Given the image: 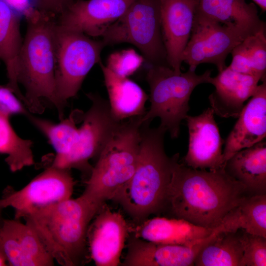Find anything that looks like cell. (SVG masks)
I'll return each mask as SVG.
<instances>
[{"label":"cell","mask_w":266,"mask_h":266,"mask_svg":"<svg viewBox=\"0 0 266 266\" xmlns=\"http://www.w3.org/2000/svg\"><path fill=\"white\" fill-rule=\"evenodd\" d=\"M141 117L123 121L92 168L81 196L99 209L105 201L114 199L134 172L140 147Z\"/></svg>","instance_id":"obj_6"},{"label":"cell","mask_w":266,"mask_h":266,"mask_svg":"<svg viewBox=\"0 0 266 266\" xmlns=\"http://www.w3.org/2000/svg\"><path fill=\"white\" fill-rule=\"evenodd\" d=\"M74 0H36L37 10L57 18Z\"/></svg>","instance_id":"obj_33"},{"label":"cell","mask_w":266,"mask_h":266,"mask_svg":"<svg viewBox=\"0 0 266 266\" xmlns=\"http://www.w3.org/2000/svg\"><path fill=\"white\" fill-rule=\"evenodd\" d=\"M262 81L244 106L226 140L223 152L225 163L235 153L266 137V79Z\"/></svg>","instance_id":"obj_18"},{"label":"cell","mask_w":266,"mask_h":266,"mask_svg":"<svg viewBox=\"0 0 266 266\" xmlns=\"http://www.w3.org/2000/svg\"><path fill=\"white\" fill-rule=\"evenodd\" d=\"M215 232L213 237L200 250L194 266H240L243 248L241 233Z\"/></svg>","instance_id":"obj_26"},{"label":"cell","mask_w":266,"mask_h":266,"mask_svg":"<svg viewBox=\"0 0 266 266\" xmlns=\"http://www.w3.org/2000/svg\"><path fill=\"white\" fill-rule=\"evenodd\" d=\"M104 43L78 32L66 30L57 23L56 83L57 96L65 105L80 89L87 74L100 61Z\"/></svg>","instance_id":"obj_9"},{"label":"cell","mask_w":266,"mask_h":266,"mask_svg":"<svg viewBox=\"0 0 266 266\" xmlns=\"http://www.w3.org/2000/svg\"><path fill=\"white\" fill-rule=\"evenodd\" d=\"M74 186L70 169L51 166L19 190L7 187L2 198L19 220L35 208L70 199Z\"/></svg>","instance_id":"obj_11"},{"label":"cell","mask_w":266,"mask_h":266,"mask_svg":"<svg viewBox=\"0 0 266 266\" xmlns=\"http://www.w3.org/2000/svg\"><path fill=\"white\" fill-rule=\"evenodd\" d=\"M208 107L197 116L187 115L189 143L182 164L195 169L216 170L224 166L223 140L214 118Z\"/></svg>","instance_id":"obj_12"},{"label":"cell","mask_w":266,"mask_h":266,"mask_svg":"<svg viewBox=\"0 0 266 266\" xmlns=\"http://www.w3.org/2000/svg\"><path fill=\"white\" fill-rule=\"evenodd\" d=\"M197 10L221 24L251 34L265 28L256 4L246 0H199Z\"/></svg>","instance_id":"obj_24"},{"label":"cell","mask_w":266,"mask_h":266,"mask_svg":"<svg viewBox=\"0 0 266 266\" xmlns=\"http://www.w3.org/2000/svg\"><path fill=\"white\" fill-rule=\"evenodd\" d=\"M242 230L240 239L243 256L240 266H266V238Z\"/></svg>","instance_id":"obj_29"},{"label":"cell","mask_w":266,"mask_h":266,"mask_svg":"<svg viewBox=\"0 0 266 266\" xmlns=\"http://www.w3.org/2000/svg\"><path fill=\"white\" fill-rule=\"evenodd\" d=\"M8 266L7 259L0 245V266Z\"/></svg>","instance_id":"obj_34"},{"label":"cell","mask_w":266,"mask_h":266,"mask_svg":"<svg viewBox=\"0 0 266 266\" xmlns=\"http://www.w3.org/2000/svg\"><path fill=\"white\" fill-rule=\"evenodd\" d=\"M266 29L246 37L232 51V60L228 66L232 70L243 74L266 78Z\"/></svg>","instance_id":"obj_27"},{"label":"cell","mask_w":266,"mask_h":266,"mask_svg":"<svg viewBox=\"0 0 266 266\" xmlns=\"http://www.w3.org/2000/svg\"><path fill=\"white\" fill-rule=\"evenodd\" d=\"M213 231L182 219L160 217L147 219L130 229L133 236L148 241L184 246L199 242Z\"/></svg>","instance_id":"obj_20"},{"label":"cell","mask_w":266,"mask_h":266,"mask_svg":"<svg viewBox=\"0 0 266 266\" xmlns=\"http://www.w3.org/2000/svg\"><path fill=\"white\" fill-rule=\"evenodd\" d=\"M99 210L81 195L35 208L24 218L54 260L76 266L86 259L88 228Z\"/></svg>","instance_id":"obj_4"},{"label":"cell","mask_w":266,"mask_h":266,"mask_svg":"<svg viewBox=\"0 0 266 266\" xmlns=\"http://www.w3.org/2000/svg\"><path fill=\"white\" fill-rule=\"evenodd\" d=\"M166 130L142 124L137 166L129 182L114 198L135 224L165 210L167 192L179 154L169 157L164 145Z\"/></svg>","instance_id":"obj_3"},{"label":"cell","mask_w":266,"mask_h":266,"mask_svg":"<svg viewBox=\"0 0 266 266\" xmlns=\"http://www.w3.org/2000/svg\"><path fill=\"white\" fill-rule=\"evenodd\" d=\"M91 105L76 125L77 110L58 123L30 114L31 122L47 138L56 151L51 166L64 169L90 170L89 161L99 155L121 125L111 114L108 101L88 93Z\"/></svg>","instance_id":"obj_2"},{"label":"cell","mask_w":266,"mask_h":266,"mask_svg":"<svg viewBox=\"0 0 266 266\" xmlns=\"http://www.w3.org/2000/svg\"><path fill=\"white\" fill-rule=\"evenodd\" d=\"M105 45L122 43L137 47L153 65L166 60L160 0H135L101 36Z\"/></svg>","instance_id":"obj_8"},{"label":"cell","mask_w":266,"mask_h":266,"mask_svg":"<svg viewBox=\"0 0 266 266\" xmlns=\"http://www.w3.org/2000/svg\"><path fill=\"white\" fill-rule=\"evenodd\" d=\"M251 34L221 24L197 10L190 37L182 54V61L188 64L191 70L195 71L200 64L210 63L221 71L227 66L228 55Z\"/></svg>","instance_id":"obj_10"},{"label":"cell","mask_w":266,"mask_h":266,"mask_svg":"<svg viewBox=\"0 0 266 266\" xmlns=\"http://www.w3.org/2000/svg\"><path fill=\"white\" fill-rule=\"evenodd\" d=\"M6 86L0 85V110L9 116L14 115L28 116L25 104Z\"/></svg>","instance_id":"obj_31"},{"label":"cell","mask_w":266,"mask_h":266,"mask_svg":"<svg viewBox=\"0 0 266 266\" xmlns=\"http://www.w3.org/2000/svg\"><path fill=\"white\" fill-rule=\"evenodd\" d=\"M0 245L10 266H51L54 259L29 224L0 220Z\"/></svg>","instance_id":"obj_16"},{"label":"cell","mask_w":266,"mask_h":266,"mask_svg":"<svg viewBox=\"0 0 266 266\" xmlns=\"http://www.w3.org/2000/svg\"><path fill=\"white\" fill-rule=\"evenodd\" d=\"M135 0H74L57 18L66 30L101 36Z\"/></svg>","instance_id":"obj_14"},{"label":"cell","mask_w":266,"mask_h":266,"mask_svg":"<svg viewBox=\"0 0 266 266\" xmlns=\"http://www.w3.org/2000/svg\"><path fill=\"white\" fill-rule=\"evenodd\" d=\"M253 1L258 5L263 12L266 10V0H252Z\"/></svg>","instance_id":"obj_35"},{"label":"cell","mask_w":266,"mask_h":266,"mask_svg":"<svg viewBox=\"0 0 266 266\" xmlns=\"http://www.w3.org/2000/svg\"><path fill=\"white\" fill-rule=\"evenodd\" d=\"M3 0L17 15L22 19L25 18L28 20L38 11L36 0Z\"/></svg>","instance_id":"obj_32"},{"label":"cell","mask_w":266,"mask_h":266,"mask_svg":"<svg viewBox=\"0 0 266 266\" xmlns=\"http://www.w3.org/2000/svg\"><path fill=\"white\" fill-rule=\"evenodd\" d=\"M95 216L87 232L91 257L97 266H118L131 225L104 204Z\"/></svg>","instance_id":"obj_13"},{"label":"cell","mask_w":266,"mask_h":266,"mask_svg":"<svg viewBox=\"0 0 266 266\" xmlns=\"http://www.w3.org/2000/svg\"><path fill=\"white\" fill-rule=\"evenodd\" d=\"M261 79L256 76L235 71L229 66L209 83L215 91L208 97L214 114L222 118H238L245 102L255 93Z\"/></svg>","instance_id":"obj_19"},{"label":"cell","mask_w":266,"mask_h":266,"mask_svg":"<svg viewBox=\"0 0 266 266\" xmlns=\"http://www.w3.org/2000/svg\"><path fill=\"white\" fill-rule=\"evenodd\" d=\"M245 186L230 176L224 168L195 169L176 163L169 185L165 210L173 218L214 229L245 196Z\"/></svg>","instance_id":"obj_1"},{"label":"cell","mask_w":266,"mask_h":266,"mask_svg":"<svg viewBox=\"0 0 266 266\" xmlns=\"http://www.w3.org/2000/svg\"><path fill=\"white\" fill-rule=\"evenodd\" d=\"M144 62L143 57L133 49L111 54L106 66L115 74L128 77L134 73Z\"/></svg>","instance_id":"obj_30"},{"label":"cell","mask_w":266,"mask_h":266,"mask_svg":"<svg viewBox=\"0 0 266 266\" xmlns=\"http://www.w3.org/2000/svg\"><path fill=\"white\" fill-rule=\"evenodd\" d=\"M17 15L3 0H0V60L5 66L8 83L6 86L25 103L18 82L19 58L23 43Z\"/></svg>","instance_id":"obj_23"},{"label":"cell","mask_w":266,"mask_h":266,"mask_svg":"<svg viewBox=\"0 0 266 266\" xmlns=\"http://www.w3.org/2000/svg\"><path fill=\"white\" fill-rule=\"evenodd\" d=\"M6 207L5 203L3 199V198L0 199V214H1L2 210L3 208H6Z\"/></svg>","instance_id":"obj_36"},{"label":"cell","mask_w":266,"mask_h":266,"mask_svg":"<svg viewBox=\"0 0 266 266\" xmlns=\"http://www.w3.org/2000/svg\"><path fill=\"white\" fill-rule=\"evenodd\" d=\"M99 64L107 89L111 114L118 121H123L142 116L149 97L135 82L118 75L104 66Z\"/></svg>","instance_id":"obj_21"},{"label":"cell","mask_w":266,"mask_h":266,"mask_svg":"<svg viewBox=\"0 0 266 266\" xmlns=\"http://www.w3.org/2000/svg\"><path fill=\"white\" fill-rule=\"evenodd\" d=\"M27 20L19 55L18 82L26 93L25 104L32 111L42 110L41 99L57 109L63 119L65 106L59 100L56 83L57 19L37 11Z\"/></svg>","instance_id":"obj_5"},{"label":"cell","mask_w":266,"mask_h":266,"mask_svg":"<svg viewBox=\"0 0 266 266\" xmlns=\"http://www.w3.org/2000/svg\"><path fill=\"white\" fill-rule=\"evenodd\" d=\"M161 32L166 59L181 72V56L190 37L199 0H160Z\"/></svg>","instance_id":"obj_15"},{"label":"cell","mask_w":266,"mask_h":266,"mask_svg":"<svg viewBox=\"0 0 266 266\" xmlns=\"http://www.w3.org/2000/svg\"><path fill=\"white\" fill-rule=\"evenodd\" d=\"M31 140L19 136L13 128L9 117L0 110V154L6 155L5 162L12 172L34 164Z\"/></svg>","instance_id":"obj_28"},{"label":"cell","mask_w":266,"mask_h":266,"mask_svg":"<svg viewBox=\"0 0 266 266\" xmlns=\"http://www.w3.org/2000/svg\"><path fill=\"white\" fill-rule=\"evenodd\" d=\"M226 172L251 195L266 194V142L262 140L233 154L225 163Z\"/></svg>","instance_id":"obj_22"},{"label":"cell","mask_w":266,"mask_h":266,"mask_svg":"<svg viewBox=\"0 0 266 266\" xmlns=\"http://www.w3.org/2000/svg\"><path fill=\"white\" fill-rule=\"evenodd\" d=\"M239 230L266 238V194L244 197L214 229L218 233Z\"/></svg>","instance_id":"obj_25"},{"label":"cell","mask_w":266,"mask_h":266,"mask_svg":"<svg viewBox=\"0 0 266 266\" xmlns=\"http://www.w3.org/2000/svg\"><path fill=\"white\" fill-rule=\"evenodd\" d=\"M211 70L198 75L188 69L178 73L170 67L152 65L147 73L150 88V106L141 117V122L150 124L156 118L171 138H177L180 125L190 109L189 100L194 89L202 83H209Z\"/></svg>","instance_id":"obj_7"},{"label":"cell","mask_w":266,"mask_h":266,"mask_svg":"<svg viewBox=\"0 0 266 266\" xmlns=\"http://www.w3.org/2000/svg\"><path fill=\"white\" fill-rule=\"evenodd\" d=\"M213 233L191 246L148 241L133 236L122 266H191L201 248L214 235Z\"/></svg>","instance_id":"obj_17"}]
</instances>
